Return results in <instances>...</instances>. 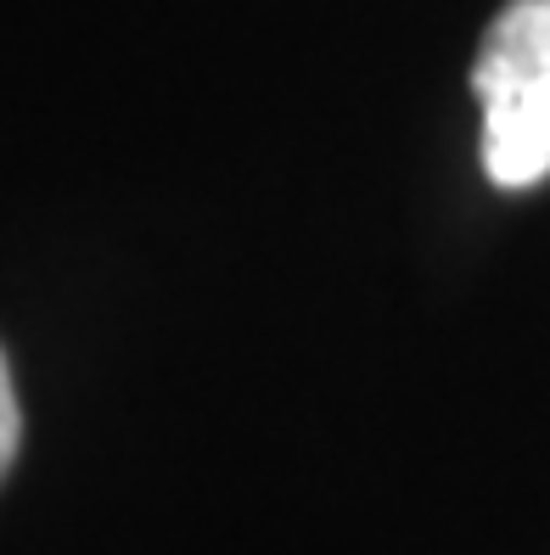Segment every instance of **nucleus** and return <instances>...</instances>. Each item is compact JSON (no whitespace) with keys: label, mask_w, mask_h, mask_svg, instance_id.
I'll use <instances>...</instances> for the list:
<instances>
[{"label":"nucleus","mask_w":550,"mask_h":555,"mask_svg":"<svg viewBox=\"0 0 550 555\" xmlns=\"http://www.w3.org/2000/svg\"><path fill=\"white\" fill-rule=\"evenodd\" d=\"M483 102V169L523 191L550 175V0H506L472 68Z\"/></svg>","instance_id":"f257e3e1"},{"label":"nucleus","mask_w":550,"mask_h":555,"mask_svg":"<svg viewBox=\"0 0 550 555\" xmlns=\"http://www.w3.org/2000/svg\"><path fill=\"white\" fill-rule=\"evenodd\" d=\"M17 443H23V410H17L12 365H7V353H0V482H7V472L17 461Z\"/></svg>","instance_id":"f03ea898"}]
</instances>
